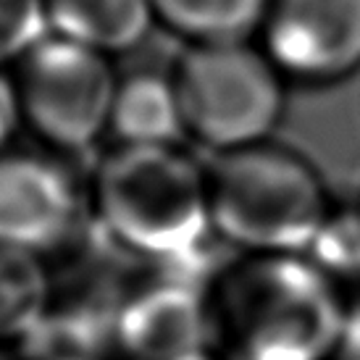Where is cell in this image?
Listing matches in <instances>:
<instances>
[{"instance_id": "7", "label": "cell", "mask_w": 360, "mask_h": 360, "mask_svg": "<svg viewBox=\"0 0 360 360\" xmlns=\"http://www.w3.org/2000/svg\"><path fill=\"white\" fill-rule=\"evenodd\" d=\"M205 281L181 266H155V274L124 284L110 329L119 360H190L208 350Z\"/></svg>"}, {"instance_id": "11", "label": "cell", "mask_w": 360, "mask_h": 360, "mask_svg": "<svg viewBox=\"0 0 360 360\" xmlns=\"http://www.w3.org/2000/svg\"><path fill=\"white\" fill-rule=\"evenodd\" d=\"M56 279L42 255L0 245V345L30 342L48 321Z\"/></svg>"}, {"instance_id": "8", "label": "cell", "mask_w": 360, "mask_h": 360, "mask_svg": "<svg viewBox=\"0 0 360 360\" xmlns=\"http://www.w3.org/2000/svg\"><path fill=\"white\" fill-rule=\"evenodd\" d=\"M82 190L53 150L0 153V245L48 255L74 237Z\"/></svg>"}, {"instance_id": "12", "label": "cell", "mask_w": 360, "mask_h": 360, "mask_svg": "<svg viewBox=\"0 0 360 360\" xmlns=\"http://www.w3.org/2000/svg\"><path fill=\"white\" fill-rule=\"evenodd\" d=\"M155 24L187 45L250 40L258 34L269 0H150Z\"/></svg>"}, {"instance_id": "18", "label": "cell", "mask_w": 360, "mask_h": 360, "mask_svg": "<svg viewBox=\"0 0 360 360\" xmlns=\"http://www.w3.org/2000/svg\"><path fill=\"white\" fill-rule=\"evenodd\" d=\"M358 210H360V200H358Z\"/></svg>"}, {"instance_id": "13", "label": "cell", "mask_w": 360, "mask_h": 360, "mask_svg": "<svg viewBox=\"0 0 360 360\" xmlns=\"http://www.w3.org/2000/svg\"><path fill=\"white\" fill-rule=\"evenodd\" d=\"M340 292L347 297L350 290H360V210H331L329 221L305 252Z\"/></svg>"}, {"instance_id": "3", "label": "cell", "mask_w": 360, "mask_h": 360, "mask_svg": "<svg viewBox=\"0 0 360 360\" xmlns=\"http://www.w3.org/2000/svg\"><path fill=\"white\" fill-rule=\"evenodd\" d=\"M205 184L213 237L237 252H308L334 210L321 171L274 140L216 153Z\"/></svg>"}, {"instance_id": "6", "label": "cell", "mask_w": 360, "mask_h": 360, "mask_svg": "<svg viewBox=\"0 0 360 360\" xmlns=\"http://www.w3.org/2000/svg\"><path fill=\"white\" fill-rule=\"evenodd\" d=\"M258 37L290 84H340L360 71V0H269Z\"/></svg>"}, {"instance_id": "17", "label": "cell", "mask_w": 360, "mask_h": 360, "mask_svg": "<svg viewBox=\"0 0 360 360\" xmlns=\"http://www.w3.org/2000/svg\"><path fill=\"white\" fill-rule=\"evenodd\" d=\"M190 360H219V358H216L210 350H205V352H200V355H195V358H190Z\"/></svg>"}, {"instance_id": "14", "label": "cell", "mask_w": 360, "mask_h": 360, "mask_svg": "<svg viewBox=\"0 0 360 360\" xmlns=\"http://www.w3.org/2000/svg\"><path fill=\"white\" fill-rule=\"evenodd\" d=\"M48 34L45 0H0V69L19 63Z\"/></svg>"}, {"instance_id": "5", "label": "cell", "mask_w": 360, "mask_h": 360, "mask_svg": "<svg viewBox=\"0 0 360 360\" xmlns=\"http://www.w3.org/2000/svg\"><path fill=\"white\" fill-rule=\"evenodd\" d=\"M24 127L53 153H79L108 134L119 74L110 56L48 34L16 63Z\"/></svg>"}, {"instance_id": "9", "label": "cell", "mask_w": 360, "mask_h": 360, "mask_svg": "<svg viewBox=\"0 0 360 360\" xmlns=\"http://www.w3.org/2000/svg\"><path fill=\"white\" fill-rule=\"evenodd\" d=\"M108 131L116 145H179L187 131L171 71L140 69L119 77Z\"/></svg>"}, {"instance_id": "15", "label": "cell", "mask_w": 360, "mask_h": 360, "mask_svg": "<svg viewBox=\"0 0 360 360\" xmlns=\"http://www.w3.org/2000/svg\"><path fill=\"white\" fill-rule=\"evenodd\" d=\"M21 127H24V116H21L16 82L11 74L0 69V153L8 150Z\"/></svg>"}, {"instance_id": "4", "label": "cell", "mask_w": 360, "mask_h": 360, "mask_svg": "<svg viewBox=\"0 0 360 360\" xmlns=\"http://www.w3.org/2000/svg\"><path fill=\"white\" fill-rule=\"evenodd\" d=\"M171 77L187 137L213 155L274 140L290 82L260 45L250 40L187 45Z\"/></svg>"}, {"instance_id": "1", "label": "cell", "mask_w": 360, "mask_h": 360, "mask_svg": "<svg viewBox=\"0 0 360 360\" xmlns=\"http://www.w3.org/2000/svg\"><path fill=\"white\" fill-rule=\"evenodd\" d=\"M347 297L305 252H237L205 281L219 360H334Z\"/></svg>"}, {"instance_id": "2", "label": "cell", "mask_w": 360, "mask_h": 360, "mask_svg": "<svg viewBox=\"0 0 360 360\" xmlns=\"http://www.w3.org/2000/svg\"><path fill=\"white\" fill-rule=\"evenodd\" d=\"M87 205L116 250L153 266H181L213 237L205 166L181 145H116Z\"/></svg>"}, {"instance_id": "16", "label": "cell", "mask_w": 360, "mask_h": 360, "mask_svg": "<svg viewBox=\"0 0 360 360\" xmlns=\"http://www.w3.org/2000/svg\"><path fill=\"white\" fill-rule=\"evenodd\" d=\"M0 360H32L24 345H0Z\"/></svg>"}, {"instance_id": "10", "label": "cell", "mask_w": 360, "mask_h": 360, "mask_svg": "<svg viewBox=\"0 0 360 360\" xmlns=\"http://www.w3.org/2000/svg\"><path fill=\"white\" fill-rule=\"evenodd\" d=\"M51 34L105 56L137 48L155 24L150 0H45Z\"/></svg>"}]
</instances>
